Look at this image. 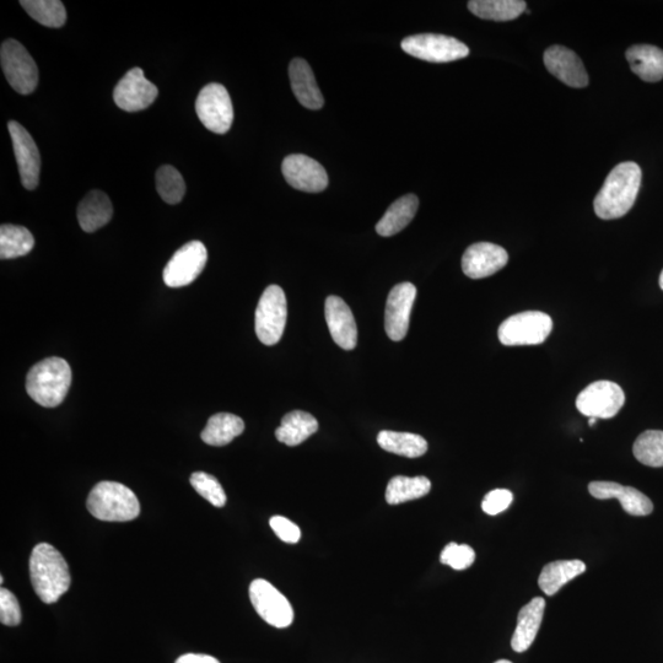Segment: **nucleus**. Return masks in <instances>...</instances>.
Listing matches in <instances>:
<instances>
[{
    "mask_svg": "<svg viewBox=\"0 0 663 663\" xmlns=\"http://www.w3.org/2000/svg\"><path fill=\"white\" fill-rule=\"evenodd\" d=\"M641 185V169L628 161L614 167L595 198V213L603 220L624 217L633 208Z\"/></svg>",
    "mask_w": 663,
    "mask_h": 663,
    "instance_id": "obj_1",
    "label": "nucleus"
},
{
    "mask_svg": "<svg viewBox=\"0 0 663 663\" xmlns=\"http://www.w3.org/2000/svg\"><path fill=\"white\" fill-rule=\"evenodd\" d=\"M30 575L37 596L47 605L66 594L72 582L66 559L48 543L37 544L32 551Z\"/></svg>",
    "mask_w": 663,
    "mask_h": 663,
    "instance_id": "obj_2",
    "label": "nucleus"
},
{
    "mask_svg": "<svg viewBox=\"0 0 663 663\" xmlns=\"http://www.w3.org/2000/svg\"><path fill=\"white\" fill-rule=\"evenodd\" d=\"M72 385V369L66 360L47 358L32 366L26 377V391L45 408L58 407Z\"/></svg>",
    "mask_w": 663,
    "mask_h": 663,
    "instance_id": "obj_3",
    "label": "nucleus"
},
{
    "mask_svg": "<svg viewBox=\"0 0 663 663\" xmlns=\"http://www.w3.org/2000/svg\"><path fill=\"white\" fill-rule=\"evenodd\" d=\"M86 506L97 520L127 522L137 519L140 504L133 490L117 482H101L89 494Z\"/></svg>",
    "mask_w": 663,
    "mask_h": 663,
    "instance_id": "obj_4",
    "label": "nucleus"
},
{
    "mask_svg": "<svg viewBox=\"0 0 663 663\" xmlns=\"http://www.w3.org/2000/svg\"><path fill=\"white\" fill-rule=\"evenodd\" d=\"M553 330L552 318L541 311H525L506 318L498 331L499 341L504 346H538Z\"/></svg>",
    "mask_w": 663,
    "mask_h": 663,
    "instance_id": "obj_5",
    "label": "nucleus"
},
{
    "mask_svg": "<svg viewBox=\"0 0 663 663\" xmlns=\"http://www.w3.org/2000/svg\"><path fill=\"white\" fill-rule=\"evenodd\" d=\"M288 304L282 288L271 285L261 296L255 317L258 339L266 346H274L283 337L287 325Z\"/></svg>",
    "mask_w": 663,
    "mask_h": 663,
    "instance_id": "obj_6",
    "label": "nucleus"
},
{
    "mask_svg": "<svg viewBox=\"0 0 663 663\" xmlns=\"http://www.w3.org/2000/svg\"><path fill=\"white\" fill-rule=\"evenodd\" d=\"M2 69L12 88L21 95L34 93L39 84V69L34 58L19 41L7 40L0 48Z\"/></svg>",
    "mask_w": 663,
    "mask_h": 663,
    "instance_id": "obj_7",
    "label": "nucleus"
},
{
    "mask_svg": "<svg viewBox=\"0 0 663 663\" xmlns=\"http://www.w3.org/2000/svg\"><path fill=\"white\" fill-rule=\"evenodd\" d=\"M401 46L407 55L430 63H449L470 55V48L465 43L445 35L409 36L402 41Z\"/></svg>",
    "mask_w": 663,
    "mask_h": 663,
    "instance_id": "obj_8",
    "label": "nucleus"
},
{
    "mask_svg": "<svg viewBox=\"0 0 663 663\" xmlns=\"http://www.w3.org/2000/svg\"><path fill=\"white\" fill-rule=\"evenodd\" d=\"M196 112L203 126L215 134L228 133L233 126V102L228 90L221 84L204 86L197 97Z\"/></svg>",
    "mask_w": 663,
    "mask_h": 663,
    "instance_id": "obj_9",
    "label": "nucleus"
},
{
    "mask_svg": "<svg viewBox=\"0 0 663 663\" xmlns=\"http://www.w3.org/2000/svg\"><path fill=\"white\" fill-rule=\"evenodd\" d=\"M625 403L622 387L611 381H597L576 398V408L587 418L611 419Z\"/></svg>",
    "mask_w": 663,
    "mask_h": 663,
    "instance_id": "obj_10",
    "label": "nucleus"
},
{
    "mask_svg": "<svg viewBox=\"0 0 663 663\" xmlns=\"http://www.w3.org/2000/svg\"><path fill=\"white\" fill-rule=\"evenodd\" d=\"M250 598L258 616L272 627L288 628L294 622V609L288 598L271 582L256 579L250 585Z\"/></svg>",
    "mask_w": 663,
    "mask_h": 663,
    "instance_id": "obj_11",
    "label": "nucleus"
},
{
    "mask_svg": "<svg viewBox=\"0 0 663 663\" xmlns=\"http://www.w3.org/2000/svg\"><path fill=\"white\" fill-rule=\"evenodd\" d=\"M208 252L201 241H191L172 256L164 269L167 287L181 288L194 282L206 267Z\"/></svg>",
    "mask_w": 663,
    "mask_h": 663,
    "instance_id": "obj_12",
    "label": "nucleus"
},
{
    "mask_svg": "<svg viewBox=\"0 0 663 663\" xmlns=\"http://www.w3.org/2000/svg\"><path fill=\"white\" fill-rule=\"evenodd\" d=\"M158 95V88L145 78L143 70L133 68L116 85L113 100L123 111L138 112L148 109Z\"/></svg>",
    "mask_w": 663,
    "mask_h": 663,
    "instance_id": "obj_13",
    "label": "nucleus"
},
{
    "mask_svg": "<svg viewBox=\"0 0 663 663\" xmlns=\"http://www.w3.org/2000/svg\"><path fill=\"white\" fill-rule=\"evenodd\" d=\"M10 137L21 177V183L26 190L32 191L39 186L41 172V156L39 148L30 133L15 121L8 123Z\"/></svg>",
    "mask_w": 663,
    "mask_h": 663,
    "instance_id": "obj_14",
    "label": "nucleus"
},
{
    "mask_svg": "<svg viewBox=\"0 0 663 663\" xmlns=\"http://www.w3.org/2000/svg\"><path fill=\"white\" fill-rule=\"evenodd\" d=\"M417 298V288L412 283H401L390 291L385 312L387 336L393 342L406 338L413 304Z\"/></svg>",
    "mask_w": 663,
    "mask_h": 663,
    "instance_id": "obj_15",
    "label": "nucleus"
},
{
    "mask_svg": "<svg viewBox=\"0 0 663 663\" xmlns=\"http://www.w3.org/2000/svg\"><path fill=\"white\" fill-rule=\"evenodd\" d=\"M284 179L295 190L318 193L328 186V176L320 163L303 154L289 155L282 165Z\"/></svg>",
    "mask_w": 663,
    "mask_h": 663,
    "instance_id": "obj_16",
    "label": "nucleus"
},
{
    "mask_svg": "<svg viewBox=\"0 0 663 663\" xmlns=\"http://www.w3.org/2000/svg\"><path fill=\"white\" fill-rule=\"evenodd\" d=\"M509 262V255L503 247L490 242H478L462 257L463 273L471 279H483L500 271Z\"/></svg>",
    "mask_w": 663,
    "mask_h": 663,
    "instance_id": "obj_17",
    "label": "nucleus"
},
{
    "mask_svg": "<svg viewBox=\"0 0 663 663\" xmlns=\"http://www.w3.org/2000/svg\"><path fill=\"white\" fill-rule=\"evenodd\" d=\"M544 64L555 78L570 88H585L589 85L587 74L581 59L574 51L563 46H552L544 52Z\"/></svg>",
    "mask_w": 663,
    "mask_h": 663,
    "instance_id": "obj_18",
    "label": "nucleus"
},
{
    "mask_svg": "<svg viewBox=\"0 0 663 663\" xmlns=\"http://www.w3.org/2000/svg\"><path fill=\"white\" fill-rule=\"evenodd\" d=\"M325 316L333 341L344 350H353L358 344L357 322L350 307L338 296H328Z\"/></svg>",
    "mask_w": 663,
    "mask_h": 663,
    "instance_id": "obj_19",
    "label": "nucleus"
},
{
    "mask_svg": "<svg viewBox=\"0 0 663 663\" xmlns=\"http://www.w3.org/2000/svg\"><path fill=\"white\" fill-rule=\"evenodd\" d=\"M592 497L598 500L617 499L627 514L633 516H648L654 510V504L633 487H624L614 482H592L589 485Z\"/></svg>",
    "mask_w": 663,
    "mask_h": 663,
    "instance_id": "obj_20",
    "label": "nucleus"
},
{
    "mask_svg": "<svg viewBox=\"0 0 663 663\" xmlns=\"http://www.w3.org/2000/svg\"><path fill=\"white\" fill-rule=\"evenodd\" d=\"M291 89L301 105L310 110H320L325 104L318 88L314 72L305 59L295 58L289 66Z\"/></svg>",
    "mask_w": 663,
    "mask_h": 663,
    "instance_id": "obj_21",
    "label": "nucleus"
},
{
    "mask_svg": "<svg viewBox=\"0 0 663 663\" xmlns=\"http://www.w3.org/2000/svg\"><path fill=\"white\" fill-rule=\"evenodd\" d=\"M546 609V601L542 597H535L530 603L521 608L517 616V625L512 635L511 646L516 652H525L531 648L533 641L541 628Z\"/></svg>",
    "mask_w": 663,
    "mask_h": 663,
    "instance_id": "obj_22",
    "label": "nucleus"
},
{
    "mask_svg": "<svg viewBox=\"0 0 663 663\" xmlns=\"http://www.w3.org/2000/svg\"><path fill=\"white\" fill-rule=\"evenodd\" d=\"M112 215L110 198L101 191H91L78 207L79 225L85 233H95L102 226L109 224Z\"/></svg>",
    "mask_w": 663,
    "mask_h": 663,
    "instance_id": "obj_23",
    "label": "nucleus"
},
{
    "mask_svg": "<svg viewBox=\"0 0 663 663\" xmlns=\"http://www.w3.org/2000/svg\"><path fill=\"white\" fill-rule=\"evenodd\" d=\"M628 62L634 74L644 82L656 83L663 79V51L651 45H635L627 51Z\"/></svg>",
    "mask_w": 663,
    "mask_h": 663,
    "instance_id": "obj_24",
    "label": "nucleus"
},
{
    "mask_svg": "<svg viewBox=\"0 0 663 663\" xmlns=\"http://www.w3.org/2000/svg\"><path fill=\"white\" fill-rule=\"evenodd\" d=\"M586 571V564L581 560H558L543 568L538 578V585L547 596H554L568 582L578 578Z\"/></svg>",
    "mask_w": 663,
    "mask_h": 663,
    "instance_id": "obj_25",
    "label": "nucleus"
},
{
    "mask_svg": "<svg viewBox=\"0 0 663 663\" xmlns=\"http://www.w3.org/2000/svg\"><path fill=\"white\" fill-rule=\"evenodd\" d=\"M418 207L419 199L415 194H407V196L397 199L377 223V234L388 237L401 233L404 228L411 224L415 214H417Z\"/></svg>",
    "mask_w": 663,
    "mask_h": 663,
    "instance_id": "obj_26",
    "label": "nucleus"
},
{
    "mask_svg": "<svg viewBox=\"0 0 663 663\" xmlns=\"http://www.w3.org/2000/svg\"><path fill=\"white\" fill-rule=\"evenodd\" d=\"M318 430V422L314 415L303 411L290 412L282 419L276 430V438L290 447L303 444Z\"/></svg>",
    "mask_w": 663,
    "mask_h": 663,
    "instance_id": "obj_27",
    "label": "nucleus"
},
{
    "mask_svg": "<svg viewBox=\"0 0 663 663\" xmlns=\"http://www.w3.org/2000/svg\"><path fill=\"white\" fill-rule=\"evenodd\" d=\"M245 423L240 417L230 413H218L210 417L201 438L210 446H225L244 433Z\"/></svg>",
    "mask_w": 663,
    "mask_h": 663,
    "instance_id": "obj_28",
    "label": "nucleus"
},
{
    "mask_svg": "<svg viewBox=\"0 0 663 663\" xmlns=\"http://www.w3.org/2000/svg\"><path fill=\"white\" fill-rule=\"evenodd\" d=\"M381 449L391 454L408 458H418L427 454L428 442L423 436L412 433L384 430L377 435Z\"/></svg>",
    "mask_w": 663,
    "mask_h": 663,
    "instance_id": "obj_29",
    "label": "nucleus"
},
{
    "mask_svg": "<svg viewBox=\"0 0 663 663\" xmlns=\"http://www.w3.org/2000/svg\"><path fill=\"white\" fill-rule=\"evenodd\" d=\"M468 9L484 20L510 21L524 14L527 4L522 0H472Z\"/></svg>",
    "mask_w": 663,
    "mask_h": 663,
    "instance_id": "obj_30",
    "label": "nucleus"
},
{
    "mask_svg": "<svg viewBox=\"0 0 663 663\" xmlns=\"http://www.w3.org/2000/svg\"><path fill=\"white\" fill-rule=\"evenodd\" d=\"M35 247L34 236L24 226L3 224L0 228V258L13 260L23 257Z\"/></svg>",
    "mask_w": 663,
    "mask_h": 663,
    "instance_id": "obj_31",
    "label": "nucleus"
},
{
    "mask_svg": "<svg viewBox=\"0 0 663 663\" xmlns=\"http://www.w3.org/2000/svg\"><path fill=\"white\" fill-rule=\"evenodd\" d=\"M431 490V482L427 477H404L392 478L386 489V501L390 505H400L420 499L428 495Z\"/></svg>",
    "mask_w": 663,
    "mask_h": 663,
    "instance_id": "obj_32",
    "label": "nucleus"
},
{
    "mask_svg": "<svg viewBox=\"0 0 663 663\" xmlns=\"http://www.w3.org/2000/svg\"><path fill=\"white\" fill-rule=\"evenodd\" d=\"M21 7L32 19L46 28H62L67 21V10L59 0H21Z\"/></svg>",
    "mask_w": 663,
    "mask_h": 663,
    "instance_id": "obj_33",
    "label": "nucleus"
},
{
    "mask_svg": "<svg viewBox=\"0 0 663 663\" xmlns=\"http://www.w3.org/2000/svg\"><path fill=\"white\" fill-rule=\"evenodd\" d=\"M633 452L636 460L645 466L663 467V431L648 430L635 440Z\"/></svg>",
    "mask_w": 663,
    "mask_h": 663,
    "instance_id": "obj_34",
    "label": "nucleus"
},
{
    "mask_svg": "<svg viewBox=\"0 0 663 663\" xmlns=\"http://www.w3.org/2000/svg\"><path fill=\"white\" fill-rule=\"evenodd\" d=\"M156 190L167 204H179L185 197V180L174 166H161L156 172Z\"/></svg>",
    "mask_w": 663,
    "mask_h": 663,
    "instance_id": "obj_35",
    "label": "nucleus"
},
{
    "mask_svg": "<svg viewBox=\"0 0 663 663\" xmlns=\"http://www.w3.org/2000/svg\"><path fill=\"white\" fill-rule=\"evenodd\" d=\"M191 484L196 492L215 508L225 506L226 494L217 478L210 476L208 473L196 472L191 476Z\"/></svg>",
    "mask_w": 663,
    "mask_h": 663,
    "instance_id": "obj_36",
    "label": "nucleus"
},
{
    "mask_svg": "<svg viewBox=\"0 0 663 663\" xmlns=\"http://www.w3.org/2000/svg\"><path fill=\"white\" fill-rule=\"evenodd\" d=\"M476 553L467 544L450 543L440 555V562L454 570H465L472 567Z\"/></svg>",
    "mask_w": 663,
    "mask_h": 663,
    "instance_id": "obj_37",
    "label": "nucleus"
},
{
    "mask_svg": "<svg viewBox=\"0 0 663 663\" xmlns=\"http://www.w3.org/2000/svg\"><path fill=\"white\" fill-rule=\"evenodd\" d=\"M0 622L8 627H16L21 622L18 598L4 587L0 590Z\"/></svg>",
    "mask_w": 663,
    "mask_h": 663,
    "instance_id": "obj_38",
    "label": "nucleus"
},
{
    "mask_svg": "<svg viewBox=\"0 0 663 663\" xmlns=\"http://www.w3.org/2000/svg\"><path fill=\"white\" fill-rule=\"evenodd\" d=\"M514 495L508 489H495L485 495L482 509L485 514L495 516L504 512L512 504Z\"/></svg>",
    "mask_w": 663,
    "mask_h": 663,
    "instance_id": "obj_39",
    "label": "nucleus"
},
{
    "mask_svg": "<svg viewBox=\"0 0 663 663\" xmlns=\"http://www.w3.org/2000/svg\"><path fill=\"white\" fill-rule=\"evenodd\" d=\"M269 525H271L274 533H276L277 537L282 539L283 542L295 544L300 541L301 530L299 526L288 520L287 517L273 516L272 519L269 520Z\"/></svg>",
    "mask_w": 663,
    "mask_h": 663,
    "instance_id": "obj_40",
    "label": "nucleus"
},
{
    "mask_svg": "<svg viewBox=\"0 0 663 663\" xmlns=\"http://www.w3.org/2000/svg\"><path fill=\"white\" fill-rule=\"evenodd\" d=\"M175 663H220L215 657L203 654H187L179 657Z\"/></svg>",
    "mask_w": 663,
    "mask_h": 663,
    "instance_id": "obj_41",
    "label": "nucleus"
},
{
    "mask_svg": "<svg viewBox=\"0 0 663 663\" xmlns=\"http://www.w3.org/2000/svg\"><path fill=\"white\" fill-rule=\"evenodd\" d=\"M598 419L596 418H589V425L590 427H594Z\"/></svg>",
    "mask_w": 663,
    "mask_h": 663,
    "instance_id": "obj_42",
    "label": "nucleus"
},
{
    "mask_svg": "<svg viewBox=\"0 0 663 663\" xmlns=\"http://www.w3.org/2000/svg\"><path fill=\"white\" fill-rule=\"evenodd\" d=\"M660 287L663 290V271H662L661 276H660Z\"/></svg>",
    "mask_w": 663,
    "mask_h": 663,
    "instance_id": "obj_43",
    "label": "nucleus"
},
{
    "mask_svg": "<svg viewBox=\"0 0 663 663\" xmlns=\"http://www.w3.org/2000/svg\"><path fill=\"white\" fill-rule=\"evenodd\" d=\"M495 663H512V662L509 661V660H499V661H497V662H495Z\"/></svg>",
    "mask_w": 663,
    "mask_h": 663,
    "instance_id": "obj_44",
    "label": "nucleus"
}]
</instances>
